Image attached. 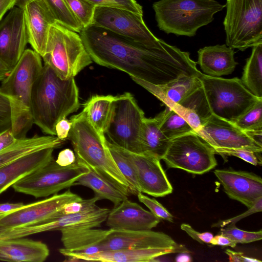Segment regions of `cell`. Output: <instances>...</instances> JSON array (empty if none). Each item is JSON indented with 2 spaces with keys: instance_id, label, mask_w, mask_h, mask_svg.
<instances>
[{
  "instance_id": "7",
  "label": "cell",
  "mask_w": 262,
  "mask_h": 262,
  "mask_svg": "<svg viewBox=\"0 0 262 262\" xmlns=\"http://www.w3.org/2000/svg\"><path fill=\"white\" fill-rule=\"evenodd\" d=\"M212 115L234 123L259 100L237 77H199Z\"/></svg>"
},
{
  "instance_id": "38",
  "label": "cell",
  "mask_w": 262,
  "mask_h": 262,
  "mask_svg": "<svg viewBox=\"0 0 262 262\" xmlns=\"http://www.w3.org/2000/svg\"><path fill=\"white\" fill-rule=\"evenodd\" d=\"M83 28L92 25L96 6L86 0H64Z\"/></svg>"
},
{
  "instance_id": "45",
  "label": "cell",
  "mask_w": 262,
  "mask_h": 262,
  "mask_svg": "<svg viewBox=\"0 0 262 262\" xmlns=\"http://www.w3.org/2000/svg\"><path fill=\"white\" fill-rule=\"evenodd\" d=\"M181 229L185 231L193 239L201 244H210L213 237V234L211 232H199L195 230L188 224L184 223L181 224Z\"/></svg>"
},
{
  "instance_id": "48",
  "label": "cell",
  "mask_w": 262,
  "mask_h": 262,
  "mask_svg": "<svg viewBox=\"0 0 262 262\" xmlns=\"http://www.w3.org/2000/svg\"><path fill=\"white\" fill-rule=\"evenodd\" d=\"M17 140L11 128L0 133V151L14 144Z\"/></svg>"
},
{
  "instance_id": "43",
  "label": "cell",
  "mask_w": 262,
  "mask_h": 262,
  "mask_svg": "<svg viewBox=\"0 0 262 262\" xmlns=\"http://www.w3.org/2000/svg\"><path fill=\"white\" fill-rule=\"evenodd\" d=\"M11 111L9 99L0 90V133L11 127Z\"/></svg>"
},
{
  "instance_id": "10",
  "label": "cell",
  "mask_w": 262,
  "mask_h": 262,
  "mask_svg": "<svg viewBox=\"0 0 262 262\" xmlns=\"http://www.w3.org/2000/svg\"><path fill=\"white\" fill-rule=\"evenodd\" d=\"M88 169L76 161L62 166L53 159L47 164L21 179L12 187L15 191L35 198L57 194L65 188L74 185L77 180Z\"/></svg>"
},
{
  "instance_id": "41",
  "label": "cell",
  "mask_w": 262,
  "mask_h": 262,
  "mask_svg": "<svg viewBox=\"0 0 262 262\" xmlns=\"http://www.w3.org/2000/svg\"><path fill=\"white\" fill-rule=\"evenodd\" d=\"M214 150L215 154H220L223 156H235L255 166L260 165L261 164V155L258 156V155H261V153H256L246 149L236 148H217L214 149Z\"/></svg>"
},
{
  "instance_id": "57",
  "label": "cell",
  "mask_w": 262,
  "mask_h": 262,
  "mask_svg": "<svg viewBox=\"0 0 262 262\" xmlns=\"http://www.w3.org/2000/svg\"><path fill=\"white\" fill-rule=\"evenodd\" d=\"M7 213H3V214H0V219H1L3 216H4ZM4 229L1 227L0 226V233H1V232L4 230Z\"/></svg>"
},
{
  "instance_id": "19",
  "label": "cell",
  "mask_w": 262,
  "mask_h": 262,
  "mask_svg": "<svg viewBox=\"0 0 262 262\" xmlns=\"http://www.w3.org/2000/svg\"><path fill=\"white\" fill-rule=\"evenodd\" d=\"M214 173L227 195L248 208L262 196V180L255 173L232 169H216Z\"/></svg>"
},
{
  "instance_id": "39",
  "label": "cell",
  "mask_w": 262,
  "mask_h": 262,
  "mask_svg": "<svg viewBox=\"0 0 262 262\" xmlns=\"http://www.w3.org/2000/svg\"><path fill=\"white\" fill-rule=\"evenodd\" d=\"M235 224H230L221 228L220 234H222L235 243H249L262 238V231H247L237 228Z\"/></svg>"
},
{
  "instance_id": "56",
  "label": "cell",
  "mask_w": 262,
  "mask_h": 262,
  "mask_svg": "<svg viewBox=\"0 0 262 262\" xmlns=\"http://www.w3.org/2000/svg\"><path fill=\"white\" fill-rule=\"evenodd\" d=\"M33 1L34 0H17L15 6L22 9L27 4Z\"/></svg>"
},
{
  "instance_id": "33",
  "label": "cell",
  "mask_w": 262,
  "mask_h": 262,
  "mask_svg": "<svg viewBox=\"0 0 262 262\" xmlns=\"http://www.w3.org/2000/svg\"><path fill=\"white\" fill-rule=\"evenodd\" d=\"M241 80L253 95L262 99V43L252 47Z\"/></svg>"
},
{
  "instance_id": "5",
  "label": "cell",
  "mask_w": 262,
  "mask_h": 262,
  "mask_svg": "<svg viewBox=\"0 0 262 262\" xmlns=\"http://www.w3.org/2000/svg\"><path fill=\"white\" fill-rule=\"evenodd\" d=\"M225 5L215 0H160L152 8L159 29L177 36H194Z\"/></svg>"
},
{
  "instance_id": "25",
  "label": "cell",
  "mask_w": 262,
  "mask_h": 262,
  "mask_svg": "<svg viewBox=\"0 0 262 262\" xmlns=\"http://www.w3.org/2000/svg\"><path fill=\"white\" fill-rule=\"evenodd\" d=\"M49 254L48 246L41 241L24 237L0 239V261L43 262Z\"/></svg>"
},
{
  "instance_id": "29",
  "label": "cell",
  "mask_w": 262,
  "mask_h": 262,
  "mask_svg": "<svg viewBox=\"0 0 262 262\" xmlns=\"http://www.w3.org/2000/svg\"><path fill=\"white\" fill-rule=\"evenodd\" d=\"M63 141L55 136H34L31 138L17 139L8 147L0 151V168L19 158L43 148H57Z\"/></svg>"
},
{
  "instance_id": "11",
  "label": "cell",
  "mask_w": 262,
  "mask_h": 262,
  "mask_svg": "<svg viewBox=\"0 0 262 262\" xmlns=\"http://www.w3.org/2000/svg\"><path fill=\"white\" fill-rule=\"evenodd\" d=\"M215 154L210 145L192 132L171 140L162 160L168 168L201 174L216 166Z\"/></svg>"
},
{
  "instance_id": "36",
  "label": "cell",
  "mask_w": 262,
  "mask_h": 262,
  "mask_svg": "<svg viewBox=\"0 0 262 262\" xmlns=\"http://www.w3.org/2000/svg\"><path fill=\"white\" fill-rule=\"evenodd\" d=\"M43 1L56 23L79 33L83 29L64 0Z\"/></svg>"
},
{
  "instance_id": "8",
  "label": "cell",
  "mask_w": 262,
  "mask_h": 262,
  "mask_svg": "<svg viewBox=\"0 0 262 262\" xmlns=\"http://www.w3.org/2000/svg\"><path fill=\"white\" fill-rule=\"evenodd\" d=\"M226 45L244 51L262 43V0H227Z\"/></svg>"
},
{
  "instance_id": "49",
  "label": "cell",
  "mask_w": 262,
  "mask_h": 262,
  "mask_svg": "<svg viewBox=\"0 0 262 262\" xmlns=\"http://www.w3.org/2000/svg\"><path fill=\"white\" fill-rule=\"evenodd\" d=\"M225 253L229 257L230 261L234 262H261L260 260L248 257L244 255L242 252H235L230 249H227Z\"/></svg>"
},
{
  "instance_id": "50",
  "label": "cell",
  "mask_w": 262,
  "mask_h": 262,
  "mask_svg": "<svg viewBox=\"0 0 262 262\" xmlns=\"http://www.w3.org/2000/svg\"><path fill=\"white\" fill-rule=\"evenodd\" d=\"M85 203V200L69 203L64 206L61 211L60 215L79 212L83 208Z\"/></svg>"
},
{
  "instance_id": "23",
  "label": "cell",
  "mask_w": 262,
  "mask_h": 262,
  "mask_svg": "<svg viewBox=\"0 0 262 262\" xmlns=\"http://www.w3.org/2000/svg\"><path fill=\"white\" fill-rule=\"evenodd\" d=\"M184 246L144 249H122L103 251L91 255H78L66 258L64 261H96L102 262L152 261L162 255L173 253H189Z\"/></svg>"
},
{
  "instance_id": "54",
  "label": "cell",
  "mask_w": 262,
  "mask_h": 262,
  "mask_svg": "<svg viewBox=\"0 0 262 262\" xmlns=\"http://www.w3.org/2000/svg\"><path fill=\"white\" fill-rule=\"evenodd\" d=\"M11 70L0 59V81H2L8 75Z\"/></svg>"
},
{
  "instance_id": "6",
  "label": "cell",
  "mask_w": 262,
  "mask_h": 262,
  "mask_svg": "<svg viewBox=\"0 0 262 262\" xmlns=\"http://www.w3.org/2000/svg\"><path fill=\"white\" fill-rule=\"evenodd\" d=\"M41 57L62 79L74 77L93 62L80 35L56 22L50 27Z\"/></svg>"
},
{
  "instance_id": "20",
  "label": "cell",
  "mask_w": 262,
  "mask_h": 262,
  "mask_svg": "<svg viewBox=\"0 0 262 262\" xmlns=\"http://www.w3.org/2000/svg\"><path fill=\"white\" fill-rule=\"evenodd\" d=\"M160 221L150 211L127 198L110 210L105 221L111 229L138 231L151 230Z\"/></svg>"
},
{
  "instance_id": "37",
  "label": "cell",
  "mask_w": 262,
  "mask_h": 262,
  "mask_svg": "<svg viewBox=\"0 0 262 262\" xmlns=\"http://www.w3.org/2000/svg\"><path fill=\"white\" fill-rule=\"evenodd\" d=\"M234 123L244 132L262 130V99L254 104Z\"/></svg>"
},
{
  "instance_id": "17",
  "label": "cell",
  "mask_w": 262,
  "mask_h": 262,
  "mask_svg": "<svg viewBox=\"0 0 262 262\" xmlns=\"http://www.w3.org/2000/svg\"><path fill=\"white\" fill-rule=\"evenodd\" d=\"M121 149L134 166L141 192L155 197H163L172 193V186L159 158Z\"/></svg>"
},
{
  "instance_id": "16",
  "label": "cell",
  "mask_w": 262,
  "mask_h": 262,
  "mask_svg": "<svg viewBox=\"0 0 262 262\" xmlns=\"http://www.w3.org/2000/svg\"><path fill=\"white\" fill-rule=\"evenodd\" d=\"M28 36L23 10L14 7L0 21V59L11 70L25 51Z\"/></svg>"
},
{
  "instance_id": "55",
  "label": "cell",
  "mask_w": 262,
  "mask_h": 262,
  "mask_svg": "<svg viewBox=\"0 0 262 262\" xmlns=\"http://www.w3.org/2000/svg\"><path fill=\"white\" fill-rule=\"evenodd\" d=\"M177 261L179 262H188L191 261V257L188 254V253H181L176 258Z\"/></svg>"
},
{
  "instance_id": "18",
  "label": "cell",
  "mask_w": 262,
  "mask_h": 262,
  "mask_svg": "<svg viewBox=\"0 0 262 262\" xmlns=\"http://www.w3.org/2000/svg\"><path fill=\"white\" fill-rule=\"evenodd\" d=\"M170 236L161 232L123 230L110 228L102 241L103 251L144 249L159 247H179Z\"/></svg>"
},
{
  "instance_id": "53",
  "label": "cell",
  "mask_w": 262,
  "mask_h": 262,
  "mask_svg": "<svg viewBox=\"0 0 262 262\" xmlns=\"http://www.w3.org/2000/svg\"><path fill=\"white\" fill-rule=\"evenodd\" d=\"M25 205L23 203H0V214L8 213L11 211L15 210Z\"/></svg>"
},
{
  "instance_id": "30",
  "label": "cell",
  "mask_w": 262,
  "mask_h": 262,
  "mask_svg": "<svg viewBox=\"0 0 262 262\" xmlns=\"http://www.w3.org/2000/svg\"><path fill=\"white\" fill-rule=\"evenodd\" d=\"M116 96L94 95L84 104L83 111L92 126L101 135L105 136L114 110Z\"/></svg>"
},
{
  "instance_id": "42",
  "label": "cell",
  "mask_w": 262,
  "mask_h": 262,
  "mask_svg": "<svg viewBox=\"0 0 262 262\" xmlns=\"http://www.w3.org/2000/svg\"><path fill=\"white\" fill-rule=\"evenodd\" d=\"M137 196L139 201L144 204L155 216L170 222H173L172 215L156 199L150 198L141 192H138Z\"/></svg>"
},
{
  "instance_id": "31",
  "label": "cell",
  "mask_w": 262,
  "mask_h": 262,
  "mask_svg": "<svg viewBox=\"0 0 262 262\" xmlns=\"http://www.w3.org/2000/svg\"><path fill=\"white\" fill-rule=\"evenodd\" d=\"M170 141L160 129L156 116L154 118H145L141 133V154L155 156L161 160Z\"/></svg>"
},
{
  "instance_id": "27",
  "label": "cell",
  "mask_w": 262,
  "mask_h": 262,
  "mask_svg": "<svg viewBox=\"0 0 262 262\" xmlns=\"http://www.w3.org/2000/svg\"><path fill=\"white\" fill-rule=\"evenodd\" d=\"M198 53V63L205 74L209 76L230 74L237 64L234 57V49L226 45L205 47Z\"/></svg>"
},
{
  "instance_id": "47",
  "label": "cell",
  "mask_w": 262,
  "mask_h": 262,
  "mask_svg": "<svg viewBox=\"0 0 262 262\" xmlns=\"http://www.w3.org/2000/svg\"><path fill=\"white\" fill-rule=\"evenodd\" d=\"M71 127V122L66 118L60 120L55 127L56 136L64 141L68 138Z\"/></svg>"
},
{
  "instance_id": "15",
  "label": "cell",
  "mask_w": 262,
  "mask_h": 262,
  "mask_svg": "<svg viewBox=\"0 0 262 262\" xmlns=\"http://www.w3.org/2000/svg\"><path fill=\"white\" fill-rule=\"evenodd\" d=\"M196 133L213 149H244L256 153L262 151V146L234 123L213 115Z\"/></svg>"
},
{
  "instance_id": "44",
  "label": "cell",
  "mask_w": 262,
  "mask_h": 262,
  "mask_svg": "<svg viewBox=\"0 0 262 262\" xmlns=\"http://www.w3.org/2000/svg\"><path fill=\"white\" fill-rule=\"evenodd\" d=\"M262 211V196L260 197L255 202V203L250 208H248V210L236 216L229 219L224 221H220L217 223L212 225V227H224L228 224L233 223L235 224L238 221L243 218H245L248 216L254 213L258 212H261Z\"/></svg>"
},
{
  "instance_id": "22",
  "label": "cell",
  "mask_w": 262,
  "mask_h": 262,
  "mask_svg": "<svg viewBox=\"0 0 262 262\" xmlns=\"http://www.w3.org/2000/svg\"><path fill=\"white\" fill-rule=\"evenodd\" d=\"M60 232L63 248L59 249V252L65 258L103 251L102 241L107 230L74 228L63 229Z\"/></svg>"
},
{
  "instance_id": "46",
  "label": "cell",
  "mask_w": 262,
  "mask_h": 262,
  "mask_svg": "<svg viewBox=\"0 0 262 262\" xmlns=\"http://www.w3.org/2000/svg\"><path fill=\"white\" fill-rule=\"evenodd\" d=\"M55 161L60 166H68L76 162V156L73 151L69 148H66L58 154Z\"/></svg>"
},
{
  "instance_id": "24",
  "label": "cell",
  "mask_w": 262,
  "mask_h": 262,
  "mask_svg": "<svg viewBox=\"0 0 262 262\" xmlns=\"http://www.w3.org/2000/svg\"><path fill=\"white\" fill-rule=\"evenodd\" d=\"M54 148L40 149L23 157L0 168V194L14 184L54 159Z\"/></svg>"
},
{
  "instance_id": "35",
  "label": "cell",
  "mask_w": 262,
  "mask_h": 262,
  "mask_svg": "<svg viewBox=\"0 0 262 262\" xmlns=\"http://www.w3.org/2000/svg\"><path fill=\"white\" fill-rule=\"evenodd\" d=\"M106 145L119 169L126 179L130 194L140 192L137 173L134 166L122 149L106 140Z\"/></svg>"
},
{
  "instance_id": "52",
  "label": "cell",
  "mask_w": 262,
  "mask_h": 262,
  "mask_svg": "<svg viewBox=\"0 0 262 262\" xmlns=\"http://www.w3.org/2000/svg\"><path fill=\"white\" fill-rule=\"evenodd\" d=\"M17 0H0V21L9 10L15 6Z\"/></svg>"
},
{
  "instance_id": "1",
  "label": "cell",
  "mask_w": 262,
  "mask_h": 262,
  "mask_svg": "<svg viewBox=\"0 0 262 262\" xmlns=\"http://www.w3.org/2000/svg\"><path fill=\"white\" fill-rule=\"evenodd\" d=\"M79 35L93 61L154 85L202 74L189 52L166 42L150 48L94 25L83 28Z\"/></svg>"
},
{
  "instance_id": "4",
  "label": "cell",
  "mask_w": 262,
  "mask_h": 262,
  "mask_svg": "<svg viewBox=\"0 0 262 262\" xmlns=\"http://www.w3.org/2000/svg\"><path fill=\"white\" fill-rule=\"evenodd\" d=\"M40 55L26 49L16 64L2 80L0 90L9 99L11 130L16 139L26 138L33 123L31 95L34 83L42 68Z\"/></svg>"
},
{
  "instance_id": "3",
  "label": "cell",
  "mask_w": 262,
  "mask_h": 262,
  "mask_svg": "<svg viewBox=\"0 0 262 262\" xmlns=\"http://www.w3.org/2000/svg\"><path fill=\"white\" fill-rule=\"evenodd\" d=\"M70 120L71 127L67 138L73 146L76 162L129 195L128 184L109 151L105 136L96 130L83 111Z\"/></svg>"
},
{
  "instance_id": "40",
  "label": "cell",
  "mask_w": 262,
  "mask_h": 262,
  "mask_svg": "<svg viewBox=\"0 0 262 262\" xmlns=\"http://www.w3.org/2000/svg\"><path fill=\"white\" fill-rule=\"evenodd\" d=\"M96 7H110L125 9L143 15L142 7L135 0H86Z\"/></svg>"
},
{
  "instance_id": "26",
  "label": "cell",
  "mask_w": 262,
  "mask_h": 262,
  "mask_svg": "<svg viewBox=\"0 0 262 262\" xmlns=\"http://www.w3.org/2000/svg\"><path fill=\"white\" fill-rule=\"evenodd\" d=\"M131 78L170 108L202 86L198 76H183L162 85H154L136 78Z\"/></svg>"
},
{
  "instance_id": "21",
  "label": "cell",
  "mask_w": 262,
  "mask_h": 262,
  "mask_svg": "<svg viewBox=\"0 0 262 262\" xmlns=\"http://www.w3.org/2000/svg\"><path fill=\"white\" fill-rule=\"evenodd\" d=\"M28 43L42 57L45 52L50 26L56 21L43 0H34L23 8Z\"/></svg>"
},
{
  "instance_id": "13",
  "label": "cell",
  "mask_w": 262,
  "mask_h": 262,
  "mask_svg": "<svg viewBox=\"0 0 262 262\" xmlns=\"http://www.w3.org/2000/svg\"><path fill=\"white\" fill-rule=\"evenodd\" d=\"M92 25L130 38L150 48H160L166 42L150 31L143 20V15L123 9L96 7Z\"/></svg>"
},
{
  "instance_id": "9",
  "label": "cell",
  "mask_w": 262,
  "mask_h": 262,
  "mask_svg": "<svg viewBox=\"0 0 262 262\" xmlns=\"http://www.w3.org/2000/svg\"><path fill=\"white\" fill-rule=\"evenodd\" d=\"M144 113L130 93L116 96L112 117L106 130L109 142L136 154H141V138Z\"/></svg>"
},
{
  "instance_id": "12",
  "label": "cell",
  "mask_w": 262,
  "mask_h": 262,
  "mask_svg": "<svg viewBox=\"0 0 262 262\" xmlns=\"http://www.w3.org/2000/svg\"><path fill=\"white\" fill-rule=\"evenodd\" d=\"M98 198L85 200L83 208L79 212L61 214L39 223L7 229L0 238L8 239L26 236L50 231H61L74 228H96L106 221L110 209L96 205Z\"/></svg>"
},
{
  "instance_id": "32",
  "label": "cell",
  "mask_w": 262,
  "mask_h": 262,
  "mask_svg": "<svg viewBox=\"0 0 262 262\" xmlns=\"http://www.w3.org/2000/svg\"><path fill=\"white\" fill-rule=\"evenodd\" d=\"M88 169L86 172L80 176L75 182L74 185H82L91 189L95 196L99 200L106 199L114 204L118 205L127 196L102 178Z\"/></svg>"
},
{
  "instance_id": "51",
  "label": "cell",
  "mask_w": 262,
  "mask_h": 262,
  "mask_svg": "<svg viewBox=\"0 0 262 262\" xmlns=\"http://www.w3.org/2000/svg\"><path fill=\"white\" fill-rule=\"evenodd\" d=\"M210 244L212 245L229 246L232 248H234L237 244L233 241L221 234L213 236Z\"/></svg>"
},
{
  "instance_id": "2",
  "label": "cell",
  "mask_w": 262,
  "mask_h": 262,
  "mask_svg": "<svg viewBox=\"0 0 262 262\" xmlns=\"http://www.w3.org/2000/svg\"><path fill=\"white\" fill-rule=\"evenodd\" d=\"M79 106V90L74 77L62 79L44 64L31 92L33 123L45 134L56 136L57 123Z\"/></svg>"
},
{
  "instance_id": "14",
  "label": "cell",
  "mask_w": 262,
  "mask_h": 262,
  "mask_svg": "<svg viewBox=\"0 0 262 262\" xmlns=\"http://www.w3.org/2000/svg\"><path fill=\"white\" fill-rule=\"evenodd\" d=\"M82 200L81 196L69 189L62 193L25 204L22 207L6 214L0 219V226L5 230L36 224L59 215L66 204Z\"/></svg>"
},
{
  "instance_id": "28",
  "label": "cell",
  "mask_w": 262,
  "mask_h": 262,
  "mask_svg": "<svg viewBox=\"0 0 262 262\" xmlns=\"http://www.w3.org/2000/svg\"><path fill=\"white\" fill-rule=\"evenodd\" d=\"M198 132L212 115L202 87L196 89L172 108Z\"/></svg>"
},
{
  "instance_id": "34",
  "label": "cell",
  "mask_w": 262,
  "mask_h": 262,
  "mask_svg": "<svg viewBox=\"0 0 262 262\" xmlns=\"http://www.w3.org/2000/svg\"><path fill=\"white\" fill-rule=\"evenodd\" d=\"M156 117L160 129L170 140L195 132L185 119L173 109L166 107Z\"/></svg>"
}]
</instances>
